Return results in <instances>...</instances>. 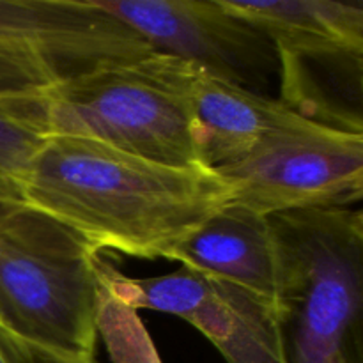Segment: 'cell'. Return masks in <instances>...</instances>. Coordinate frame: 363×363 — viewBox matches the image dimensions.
Wrapping results in <instances>:
<instances>
[{
  "label": "cell",
  "mask_w": 363,
  "mask_h": 363,
  "mask_svg": "<svg viewBox=\"0 0 363 363\" xmlns=\"http://www.w3.org/2000/svg\"><path fill=\"white\" fill-rule=\"evenodd\" d=\"M152 59L186 105L204 169L216 172L240 162L259 142L303 117L280 99L227 84L188 60L162 53Z\"/></svg>",
  "instance_id": "obj_8"
},
{
  "label": "cell",
  "mask_w": 363,
  "mask_h": 363,
  "mask_svg": "<svg viewBox=\"0 0 363 363\" xmlns=\"http://www.w3.org/2000/svg\"><path fill=\"white\" fill-rule=\"evenodd\" d=\"M169 261L275 305L279 268L268 216L225 206L177 245Z\"/></svg>",
  "instance_id": "obj_10"
},
{
  "label": "cell",
  "mask_w": 363,
  "mask_h": 363,
  "mask_svg": "<svg viewBox=\"0 0 363 363\" xmlns=\"http://www.w3.org/2000/svg\"><path fill=\"white\" fill-rule=\"evenodd\" d=\"M149 55L133 28L92 0H0V98Z\"/></svg>",
  "instance_id": "obj_5"
},
{
  "label": "cell",
  "mask_w": 363,
  "mask_h": 363,
  "mask_svg": "<svg viewBox=\"0 0 363 363\" xmlns=\"http://www.w3.org/2000/svg\"><path fill=\"white\" fill-rule=\"evenodd\" d=\"M133 28L155 53L177 57L264 96L280 64L268 35L222 0H92Z\"/></svg>",
  "instance_id": "obj_7"
},
{
  "label": "cell",
  "mask_w": 363,
  "mask_h": 363,
  "mask_svg": "<svg viewBox=\"0 0 363 363\" xmlns=\"http://www.w3.org/2000/svg\"><path fill=\"white\" fill-rule=\"evenodd\" d=\"M35 360H38V363H71V362L57 360V358H52V357H43V354H35ZM91 363H98V362H91Z\"/></svg>",
  "instance_id": "obj_13"
},
{
  "label": "cell",
  "mask_w": 363,
  "mask_h": 363,
  "mask_svg": "<svg viewBox=\"0 0 363 363\" xmlns=\"http://www.w3.org/2000/svg\"><path fill=\"white\" fill-rule=\"evenodd\" d=\"M45 138L20 94L0 98V216L25 208L28 167Z\"/></svg>",
  "instance_id": "obj_11"
},
{
  "label": "cell",
  "mask_w": 363,
  "mask_h": 363,
  "mask_svg": "<svg viewBox=\"0 0 363 363\" xmlns=\"http://www.w3.org/2000/svg\"><path fill=\"white\" fill-rule=\"evenodd\" d=\"M152 55L20 96L45 137L89 138L163 165L201 167L186 105Z\"/></svg>",
  "instance_id": "obj_4"
},
{
  "label": "cell",
  "mask_w": 363,
  "mask_h": 363,
  "mask_svg": "<svg viewBox=\"0 0 363 363\" xmlns=\"http://www.w3.org/2000/svg\"><path fill=\"white\" fill-rule=\"evenodd\" d=\"M0 363H38V360L27 344L0 326Z\"/></svg>",
  "instance_id": "obj_12"
},
{
  "label": "cell",
  "mask_w": 363,
  "mask_h": 363,
  "mask_svg": "<svg viewBox=\"0 0 363 363\" xmlns=\"http://www.w3.org/2000/svg\"><path fill=\"white\" fill-rule=\"evenodd\" d=\"M23 202L98 254L169 261L229 204V188L204 167L163 165L89 138L46 137L28 167Z\"/></svg>",
  "instance_id": "obj_1"
},
{
  "label": "cell",
  "mask_w": 363,
  "mask_h": 363,
  "mask_svg": "<svg viewBox=\"0 0 363 363\" xmlns=\"http://www.w3.org/2000/svg\"><path fill=\"white\" fill-rule=\"evenodd\" d=\"M216 174L229 188L227 206L262 216L351 208L363 197V133L303 116Z\"/></svg>",
  "instance_id": "obj_6"
},
{
  "label": "cell",
  "mask_w": 363,
  "mask_h": 363,
  "mask_svg": "<svg viewBox=\"0 0 363 363\" xmlns=\"http://www.w3.org/2000/svg\"><path fill=\"white\" fill-rule=\"evenodd\" d=\"M99 262L77 234L34 209L0 216V326L35 354L96 362Z\"/></svg>",
  "instance_id": "obj_3"
},
{
  "label": "cell",
  "mask_w": 363,
  "mask_h": 363,
  "mask_svg": "<svg viewBox=\"0 0 363 363\" xmlns=\"http://www.w3.org/2000/svg\"><path fill=\"white\" fill-rule=\"evenodd\" d=\"M282 363H363V215L318 208L268 216Z\"/></svg>",
  "instance_id": "obj_2"
},
{
  "label": "cell",
  "mask_w": 363,
  "mask_h": 363,
  "mask_svg": "<svg viewBox=\"0 0 363 363\" xmlns=\"http://www.w3.org/2000/svg\"><path fill=\"white\" fill-rule=\"evenodd\" d=\"M222 2L273 43L279 55L282 91L314 66L362 69V4L333 0Z\"/></svg>",
  "instance_id": "obj_9"
}]
</instances>
